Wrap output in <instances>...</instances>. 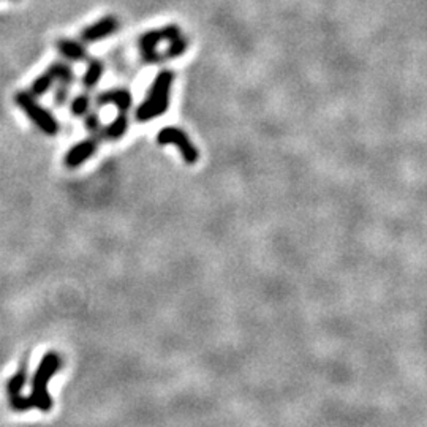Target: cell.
<instances>
[{"label": "cell", "instance_id": "obj_1", "mask_svg": "<svg viewBox=\"0 0 427 427\" xmlns=\"http://www.w3.org/2000/svg\"><path fill=\"white\" fill-rule=\"evenodd\" d=\"M174 78V71L168 69L157 73L148 93H146L144 100L135 109V119H137V122H152L154 119L166 114V111L170 109L171 89H173Z\"/></svg>", "mask_w": 427, "mask_h": 427}, {"label": "cell", "instance_id": "obj_2", "mask_svg": "<svg viewBox=\"0 0 427 427\" xmlns=\"http://www.w3.org/2000/svg\"><path fill=\"white\" fill-rule=\"evenodd\" d=\"M14 103L25 114V117L32 122L41 133L46 137H56L60 132V124L48 108L40 105L38 100L29 93V91H21L14 93Z\"/></svg>", "mask_w": 427, "mask_h": 427}, {"label": "cell", "instance_id": "obj_3", "mask_svg": "<svg viewBox=\"0 0 427 427\" xmlns=\"http://www.w3.org/2000/svg\"><path fill=\"white\" fill-rule=\"evenodd\" d=\"M179 35H181V27L176 24H168L160 29H154V30H149V32H144L138 38V48H139L141 60L148 65H155V64H160V62H163V56L159 53L157 46L161 43V41H170Z\"/></svg>", "mask_w": 427, "mask_h": 427}, {"label": "cell", "instance_id": "obj_4", "mask_svg": "<svg viewBox=\"0 0 427 427\" xmlns=\"http://www.w3.org/2000/svg\"><path fill=\"white\" fill-rule=\"evenodd\" d=\"M155 139H157V143L160 146L173 144L174 148L179 150L182 160H184L187 165H196L198 160H200V150H198L196 146L192 143L189 135L179 127L161 128Z\"/></svg>", "mask_w": 427, "mask_h": 427}, {"label": "cell", "instance_id": "obj_5", "mask_svg": "<svg viewBox=\"0 0 427 427\" xmlns=\"http://www.w3.org/2000/svg\"><path fill=\"white\" fill-rule=\"evenodd\" d=\"M98 148H100V138H98V135L81 139V141H78L75 146H71L67 150L64 155V165L70 170L80 168V166L84 165L86 161H89L97 154Z\"/></svg>", "mask_w": 427, "mask_h": 427}, {"label": "cell", "instance_id": "obj_6", "mask_svg": "<svg viewBox=\"0 0 427 427\" xmlns=\"http://www.w3.org/2000/svg\"><path fill=\"white\" fill-rule=\"evenodd\" d=\"M119 29V19L116 16H105L95 21L80 32V40L84 45H92L97 41H102L117 32Z\"/></svg>", "mask_w": 427, "mask_h": 427}, {"label": "cell", "instance_id": "obj_7", "mask_svg": "<svg viewBox=\"0 0 427 427\" xmlns=\"http://www.w3.org/2000/svg\"><path fill=\"white\" fill-rule=\"evenodd\" d=\"M95 105L98 108L114 105L119 113H128L133 106V95L132 92L125 87H116V89L103 91L95 97Z\"/></svg>", "mask_w": 427, "mask_h": 427}, {"label": "cell", "instance_id": "obj_8", "mask_svg": "<svg viewBox=\"0 0 427 427\" xmlns=\"http://www.w3.org/2000/svg\"><path fill=\"white\" fill-rule=\"evenodd\" d=\"M56 49L64 60L73 62V64H82V62L89 60V51L87 46L82 43L81 40H73V38H59L56 40Z\"/></svg>", "mask_w": 427, "mask_h": 427}, {"label": "cell", "instance_id": "obj_9", "mask_svg": "<svg viewBox=\"0 0 427 427\" xmlns=\"http://www.w3.org/2000/svg\"><path fill=\"white\" fill-rule=\"evenodd\" d=\"M128 125L130 122L127 113H119L111 122L105 125V127H102L100 132H98V138L109 143L119 141V139H122L125 137V133L128 132Z\"/></svg>", "mask_w": 427, "mask_h": 427}, {"label": "cell", "instance_id": "obj_10", "mask_svg": "<svg viewBox=\"0 0 427 427\" xmlns=\"http://www.w3.org/2000/svg\"><path fill=\"white\" fill-rule=\"evenodd\" d=\"M103 73H105V64H103V60L98 59V57H89L86 71L81 78V86L84 87L86 92L95 89L98 82L102 81Z\"/></svg>", "mask_w": 427, "mask_h": 427}, {"label": "cell", "instance_id": "obj_11", "mask_svg": "<svg viewBox=\"0 0 427 427\" xmlns=\"http://www.w3.org/2000/svg\"><path fill=\"white\" fill-rule=\"evenodd\" d=\"M56 82H57V76H56L54 70L51 69V65H49L48 70L41 73V75L36 76L35 80L32 81V84H30V87H29V93H32L35 98L43 97L51 89H53Z\"/></svg>", "mask_w": 427, "mask_h": 427}, {"label": "cell", "instance_id": "obj_12", "mask_svg": "<svg viewBox=\"0 0 427 427\" xmlns=\"http://www.w3.org/2000/svg\"><path fill=\"white\" fill-rule=\"evenodd\" d=\"M168 43H170L168 48L161 53V56H163V60L178 59V57L184 54L187 48H189V40H187L185 36H182V34L179 36H176V38L170 40Z\"/></svg>", "mask_w": 427, "mask_h": 427}, {"label": "cell", "instance_id": "obj_13", "mask_svg": "<svg viewBox=\"0 0 427 427\" xmlns=\"http://www.w3.org/2000/svg\"><path fill=\"white\" fill-rule=\"evenodd\" d=\"M91 97L87 92H82V93H78L76 97L71 98L70 102V113L71 116L75 117H84L87 113L91 111Z\"/></svg>", "mask_w": 427, "mask_h": 427}, {"label": "cell", "instance_id": "obj_14", "mask_svg": "<svg viewBox=\"0 0 427 427\" xmlns=\"http://www.w3.org/2000/svg\"><path fill=\"white\" fill-rule=\"evenodd\" d=\"M70 87L65 82H56L54 84V95H53V102L56 103L57 106L65 105L70 98Z\"/></svg>", "mask_w": 427, "mask_h": 427}, {"label": "cell", "instance_id": "obj_15", "mask_svg": "<svg viewBox=\"0 0 427 427\" xmlns=\"http://www.w3.org/2000/svg\"><path fill=\"white\" fill-rule=\"evenodd\" d=\"M84 128L92 135H98L102 130V119L100 114L95 111H89L84 116Z\"/></svg>", "mask_w": 427, "mask_h": 427}, {"label": "cell", "instance_id": "obj_16", "mask_svg": "<svg viewBox=\"0 0 427 427\" xmlns=\"http://www.w3.org/2000/svg\"><path fill=\"white\" fill-rule=\"evenodd\" d=\"M12 2H16V0H12Z\"/></svg>", "mask_w": 427, "mask_h": 427}]
</instances>
